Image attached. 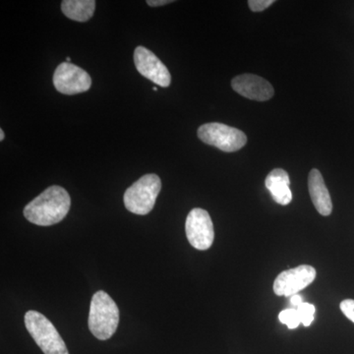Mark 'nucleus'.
<instances>
[{"label": "nucleus", "instance_id": "1", "mask_svg": "<svg viewBox=\"0 0 354 354\" xmlns=\"http://www.w3.org/2000/svg\"><path fill=\"white\" fill-rule=\"evenodd\" d=\"M71 199L68 192L60 186L46 188L24 209V216L30 223L48 227L64 220L68 214Z\"/></svg>", "mask_w": 354, "mask_h": 354}, {"label": "nucleus", "instance_id": "2", "mask_svg": "<svg viewBox=\"0 0 354 354\" xmlns=\"http://www.w3.org/2000/svg\"><path fill=\"white\" fill-rule=\"evenodd\" d=\"M120 323V309L113 298L104 290L92 298L88 313V329L97 339L106 341L116 332Z\"/></svg>", "mask_w": 354, "mask_h": 354}, {"label": "nucleus", "instance_id": "3", "mask_svg": "<svg viewBox=\"0 0 354 354\" xmlns=\"http://www.w3.org/2000/svg\"><path fill=\"white\" fill-rule=\"evenodd\" d=\"M28 332L44 354H69L68 349L53 324L38 311L25 314Z\"/></svg>", "mask_w": 354, "mask_h": 354}, {"label": "nucleus", "instance_id": "4", "mask_svg": "<svg viewBox=\"0 0 354 354\" xmlns=\"http://www.w3.org/2000/svg\"><path fill=\"white\" fill-rule=\"evenodd\" d=\"M162 189V181L157 174H146L125 191L124 205L128 211L145 216L153 209L158 195Z\"/></svg>", "mask_w": 354, "mask_h": 354}, {"label": "nucleus", "instance_id": "5", "mask_svg": "<svg viewBox=\"0 0 354 354\" xmlns=\"http://www.w3.org/2000/svg\"><path fill=\"white\" fill-rule=\"evenodd\" d=\"M198 137L205 144L216 147L225 153L236 152L247 143L245 133L218 122L203 124L198 129Z\"/></svg>", "mask_w": 354, "mask_h": 354}, {"label": "nucleus", "instance_id": "6", "mask_svg": "<svg viewBox=\"0 0 354 354\" xmlns=\"http://www.w3.org/2000/svg\"><path fill=\"white\" fill-rule=\"evenodd\" d=\"M186 236L197 250H208L215 239L213 221L208 212L200 208L191 209L185 223Z\"/></svg>", "mask_w": 354, "mask_h": 354}, {"label": "nucleus", "instance_id": "7", "mask_svg": "<svg viewBox=\"0 0 354 354\" xmlns=\"http://www.w3.org/2000/svg\"><path fill=\"white\" fill-rule=\"evenodd\" d=\"M53 85L64 95H77L87 92L92 86V78L87 71L72 64L62 62L53 74Z\"/></svg>", "mask_w": 354, "mask_h": 354}, {"label": "nucleus", "instance_id": "8", "mask_svg": "<svg viewBox=\"0 0 354 354\" xmlns=\"http://www.w3.org/2000/svg\"><path fill=\"white\" fill-rule=\"evenodd\" d=\"M316 270L309 265H300L279 274L274 283L278 297H292L311 285L316 278Z\"/></svg>", "mask_w": 354, "mask_h": 354}, {"label": "nucleus", "instance_id": "9", "mask_svg": "<svg viewBox=\"0 0 354 354\" xmlns=\"http://www.w3.org/2000/svg\"><path fill=\"white\" fill-rule=\"evenodd\" d=\"M134 62L139 73L156 85L164 88L171 85V76L169 69L153 51L149 50L145 46L136 48Z\"/></svg>", "mask_w": 354, "mask_h": 354}, {"label": "nucleus", "instance_id": "10", "mask_svg": "<svg viewBox=\"0 0 354 354\" xmlns=\"http://www.w3.org/2000/svg\"><path fill=\"white\" fill-rule=\"evenodd\" d=\"M232 87L237 94L252 101H269L274 95L271 83L254 74H242L235 77L232 79Z\"/></svg>", "mask_w": 354, "mask_h": 354}, {"label": "nucleus", "instance_id": "11", "mask_svg": "<svg viewBox=\"0 0 354 354\" xmlns=\"http://www.w3.org/2000/svg\"><path fill=\"white\" fill-rule=\"evenodd\" d=\"M308 189L310 197L318 213L324 216H330L333 211L332 199L322 174L318 169H313L309 172Z\"/></svg>", "mask_w": 354, "mask_h": 354}, {"label": "nucleus", "instance_id": "12", "mask_svg": "<svg viewBox=\"0 0 354 354\" xmlns=\"http://www.w3.org/2000/svg\"><path fill=\"white\" fill-rule=\"evenodd\" d=\"M290 184V176L283 169H272L265 181L266 187L271 193L272 197L281 206H286L292 200Z\"/></svg>", "mask_w": 354, "mask_h": 354}, {"label": "nucleus", "instance_id": "13", "mask_svg": "<svg viewBox=\"0 0 354 354\" xmlns=\"http://www.w3.org/2000/svg\"><path fill=\"white\" fill-rule=\"evenodd\" d=\"M95 0H64L62 10L69 19L77 22H87L94 15Z\"/></svg>", "mask_w": 354, "mask_h": 354}, {"label": "nucleus", "instance_id": "14", "mask_svg": "<svg viewBox=\"0 0 354 354\" xmlns=\"http://www.w3.org/2000/svg\"><path fill=\"white\" fill-rule=\"evenodd\" d=\"M279 322L288 326V329H297L299 324H301L297 309L288 308L283 310L279 315Z\"/></svg>", "mask_w": 354, "mask_h": 354}, {"label": "nucleus", "instance_id": "15", "mask_svg": "<svg viewBox=\"0 0 354 354\" xmlns=\"http://www.w3.org/2000/svg\"><path fill=\"white\" fill-rule=\"evenodd\" d=\"M297 312L299 314L300 320L301 324H304L305 327H309L314 321V314H315V306L313 304H307L304 302L301 305L297 307Z\"/></svg>", "mask_w": 354, "mask_h": 354}, {"label": "nucleus", "instance_id": "16", "mask_svg": "<svg viewBox=\"0 0 354 354\" xmlns=\"http://www.w3.org/2000/svg\"><path fill=\"white\" fill-rule=\"evenodd\" d=\"M272 3H274V0H250V1H248V6L253 12L264 11L268 7L271 6Z\"/></svg>", "mask_w": 354, "mask_h": 354}, {"label": "nucleus", "instance_id": "17", "mask_svg": "<svg viewBox=\"0 0 354 354\" xmlns=\"http://www.w3.org/2000/svg\"><path fill=\"white\" fill-rule=\"evenodd\" d=\"M341 310L344 315L348 318L351 322L354 323V300L353 299H346L342 301Z\"/></svg>", "mask_w": 354, "mask_h": 354}, {"label": "nucleus", "instance_id": "18", "mask_svg": "<svg viewBox=\"0 0 354 354\" xmlns=\"http://www.w3.org/2000/svg\"><path fill=\"white\" fill-rule=\"evenodd\" d=\"M171 2L174 1H171V0H148L147 4H148L149 6L157 7L165 6V4L171 3Z\"/></svg>", "mask_w": 354, "mask_h": 354}, {"label": "nucleus", "instance_id": "19", "mask_svg": "<svg viewBox=\"0 0 354 354\" xmlns=\"http://www.w3.org/2000/svg\"><path fill=\"white\" fill-rule=\"evenodd\" d=\"M302 304H304V300H302L301 295H298V293L290 297V304L292 305L293 308L297 309Z\"/></svg>", "mask_w": 354, "mask_h": 354}, {"label": "nucleus", "instance_id": "20", "mask_svg": "<svg viewBox=\"0 0 354 354\" xmlns=\"http://www.w3.org/2000/svg\"><path fill=\"white\" fill-rule=\"evenodd\" d=\"M6 134H4L3 129H0V141H3Z\"/></svg>", "mask_w": 354, "mask_h": 354}]
</instances>
